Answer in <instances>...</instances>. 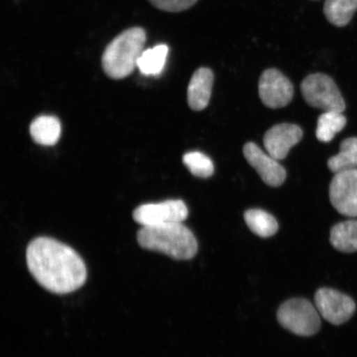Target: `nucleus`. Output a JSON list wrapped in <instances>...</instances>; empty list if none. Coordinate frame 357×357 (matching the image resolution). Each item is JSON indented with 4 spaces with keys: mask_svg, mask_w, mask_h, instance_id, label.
Listing matches in <instances>:
<instances>
[{
    "mask_svg": "<svg viewBox=\"0 0 357 357\" xmlns=\"http://www.w3.org/2000/svg\"><path fill=\"white\" fill-rule=\"evenodd\" d=\"M61 126L59 120L53 116H40L30 125L33 140L39 145L53 146L59 141Z\"/></svg>",
    "mask_w": 357,
    "mask_h": 357,
    "instance_id": "obj_13",
    "label": "nucleus"
},
{
    "mask_svg": "<svg viewBox=\"0 0 357 357\" xmlns=\"http://www.w3.org/2000/svg\"><path fill=\"white\" fill-rule=\"evenodd\" d=\"M137 238L142 248L165 254L175 260H190L198 252L195 236L182 222L142 227Z\"/></svg>",
    "mask_w": 357,
    "mask_h": 357,
    "instance_id": "obj_2",
    "label": "nucleus"
},
{
    "mask_svg": "<svg viewBox=\"0 0 357 357\" xmlns=\"http://www.w3.org/2000/svg\"><path fill=\"white\" fill-rule=\"evenodd\" d=\"M330 243L342 252H357V220L337 223L330 233Z\"/></svg>",
    "mask_w": 357,
    "mask_h": 357,
    "instance_id": "obj_14",
    "label": "nucleus"
},
{
    "mask_svg": "<svg viewBox=\"0 0 357 357\" xmlns=\"http://www.w3.org/2000/svg\"><path fill=\"white\" fill-rule=\"evenodd\" d=\"M26 264L44 289L56 294L75 291L87 279L82 257L73 248L47 236L32 241L26 248Z\"/></svg>",
    "mask_w": 357,
    "mask_h": 357,
    "instance_id": "obj_1",
    "label": "nucleus"
},
{
    "mask_svg": "<svg viewBox=\"0 0 357 357\" xmlns=\"http://www.w3.org/2000/svg\"><path fill=\"white\" fill-rule=\"evenodd\" d=\"M188 214L186 204L176 199L142 204L134 211L132 216L142 227H151L184 222Z\"/></svg>",
    "mask_w": 357,
    "mask_h": 357,
    "instance_id": "obj_6",
    "label": "nucleus"
},
{
    "mask_svg": "<svg viewBox=\"0 0 357 357\" xmlns=\"http://www.w3.org/2000/svg\"><path fill=\"white\" fill-rule=\"evenodd\" d=\"M213 79V71L207 67H201L195 71L187 91L191 109L201 111L206 108L211 100Z\"/></svg>",
    "mask_w": 357,
    "mask_h": 357,
    "instance_id": "obj_12",
    "label": "nucleus"
},
{
    "mask_svg": "<svg viewBox=\"0 0 357 357\" xmlns=\"http://www.w3.org/2000/svg\"><path fill=\"white\" fill-rule=\"evenodd\" d=\"M183 163L196 177L208 178L213 176V163L211 158L199 151H191L183 156Z\"/></svg>",
    "mask_w": 357,
    "mask_h": 357,
    "instance_id": "obj_20",
    "label": "nucleus"
},
{
    "mask_svg": "<svg viewBox=\"0 0 357 357\" xmlns=\"http://www.w3.org/2000/svg\"><path fill=\"white\" fill-rule=\"evenodd\" d=\"M314 302L319 314L334 325L347 322L356 311V303L350 296L333 289L317 290Z\"/></svg>",
    "mask_w": 357,
    "mask_h": 357,
    "instance_id": "obj_7",
    "label": "nucleus"
},
{
    "mask_svg": "<svg viewBox=\"0 0 357 357\" xmlns=\"http://www.w3.org/2000/svg\"><path fill=\"white\" fill-rule=\"evenodd\" d=\"M259 96L269 108H283L293 99V84L279 70L267 69L259 79Z\"/></svg>",
    "mask_w": 357,
    "mask_h": 357,
    "instance_id": "obj_9",
    "label": "nucleus"
},
{
    "mask_svg": "<svg viewBox=\"0 0 357 357\" xmlns=\"http://www.w3.org/2000/svg\"><path fill=\"white\" fill-rule=\"evenodd\" d=\"M155 8L160 10L177 13L194 6L198 0H149Z\"/></svg>",
    "mask_w": 357,
    "mask_h": 357,
    "instance_id": "obj_21",
    "label": "nucleus"
},
{
    "mask_svg": "<svg viewBox=\"0 0 357 357\" xmlns=\"http://www.w3.org/2000/svg\"><path fill=\"white\" fill-rule=\"evenodd\" d=\"M244 220L250 230L263 238L274 236L279 229L275 217L260 208L248 209L244 213Z\"/></svg>",
    "mask_w": 357,
    "mask_h": 357,
    "instance_id": "obj_15",
    "label": "nucleus"
},
{
    "mask_svg": "<svg viewBox=\"0 0 357 357\" xmlns=\"http://www.w3.org/2000/svg\"><path fill=\"white\" fill-rule=\"evenodd\" d=\"M301 92L307 104L314 108L341 113L346 109L340 91L333 79L327 75H310L301 83Z\"/></svg>",
    "mask_w": 357,
    "mask_h": 357,
    "instance_id": "obj_5",
    "label": "nucleus"
},
{
    "mask_svg": "<svg viewBox=\"0 0 357 357\" xmlns=\"http://www.w3.org/2000/svg\"><path fill=\"white\" fill-rule=\"evenodd\" d=\"M146 40V32L141 28L129 29L115 38L102 56V66L105 74L115 79L131 75L144 51Z\"/></svg>",
    "mask_w": 357,
    "mask_h": 357,
    "instance_id": "obj_3",
    "label": "nucleus"
},
{
    "mask_svg": "<svg viewBox=\"0 0 357 357\" xmlns=\"http://www.w3.org/2000/svg\"><path fill=\"white\" fill-rule=\"evenodd\" d=\"M243 155L267 185L278 187L283 184L287 172L269 153L263 151L254 142H248L243 147Z\"/></svg>",
    "mask_w": 357,
    "mask_h": 357,
    "instance_id": "obj_10",
    "label": "nucleus"
},
{
    "mask_svg": "<svg viewBox=\"0 0 357 357\" xmlns=\"http://www.w3.org/2000/svg\"><path fill=\"white\" fill-rule=\"evenodd\" d=\"M347 119L341 112L327 111L319 116L317 124L316 137L320 142H331L339 132L345 128Z\"/></svg>",
    "mask_w": 357,
    "mask_h": 357,
    "instance_id": "obj_19",
    "label": "nucleus"
},
{
    "mask_svg": "<svg viewBox=\"0 0 357 357\" xmlns=\"http://www.w3.org/2000/svg\"><path fill=\"white\" fill-rule=\"evenodd\" d=\"M328 166L334 174L357 168V137L347 138L340 145V151L330 158Z\"/></svg>",
    "mask_w": 357,
    "mask_h": 357,
    "instance_id": "obj_18",
    "label": "nucleus"
},
{
    "mask_svg": "<svg viewBox=\"0 0 357 357\" xmlns=\"http://www.w3.org/2000/svg\"><path fill=\"white\" fill-rule=\"evenodd\" d=\"M278 319L283 328L298 336H312L321 327L318 310L305 298H292L284 302L278 312Z\"/></svg>",
    "mask_w": 357,
    "mask_h": 357,
    "instance_id": "obj_4",
    "label": "nucleus"
},
{
    "mask_svg": "<svg viewBox=\"0 0 357 357\" xmlns=\"http://www.w3.org/2000/svg\"><path fill=\"white\" fill-rule=\"evenodd\" d=\"M169 48L160 44L142 52L137 61V68L145 75H158L162 73L166 65Z\"/></svg>",
    "mask_w": 357,
    "mask_h": 357,
    "instance_id": "obj_17",
    "label": "nucleus"
},
{
    "mask_svg": "<svg viewBox=\"0 0 357 357\" xmlns=\"http://www.w3.org/2000/svg\"><path fill=\"white\" fill-rule=\"evenodd\" d=\"M357 10V0H325L324 12L334 26H344L349 24Z\"/></svg>",
    "mask_w": 357,
    "mask_h": 357,
    "instance_id": "obj_16",
    "label": "nucleus"
},
{
    "mask_svg": "<svg viewBox=\"0 0 357 357\" xmlns=\"http://www.w3.org/2000/svg\"><path fill=\"white\" fill-rule=\"evenodd\" d=\"M329 197L338 213L357 217V168L335 174L329 187Z\"/></svg>",
    "mask_w": 357,
    "mask_h": 357,
    "instance_id": "obj_8",
    "label": "nucleus"
},
{
    "mask_svg": "<svg viewBox=\"0 0 357 357\" xmlns=\"http://www.w3.org/2000/svg\"><path fill=\"white\" fill-rule=\"evenodd\" d=\"M303 131L298 125L281 123L275 125L266 132L264 146L266 153L279 160L287 158L289 150L301 142Z\"/></svg>",
    "mask_w": 357,
    "mask_h": 357,
    "instance_id": "obj_11",
    "label": "nucleus"
}]
</instances>
